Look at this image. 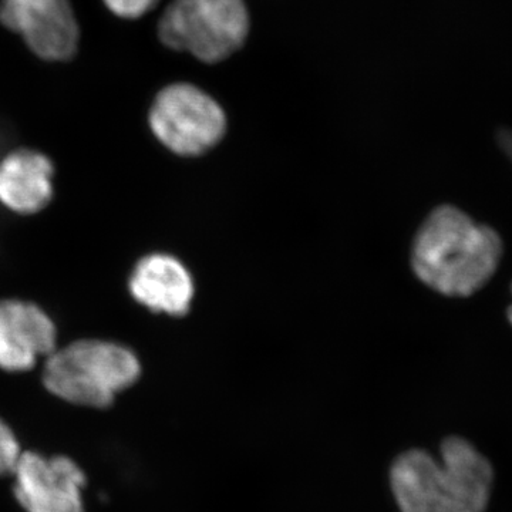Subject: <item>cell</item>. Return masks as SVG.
Returning <instances> with one entry per match:
<instances>
[{"label":"cell","mask_w":512,"mask_h":512,"mask_svg":"<svg viewBox=\"0 0 512 512\" xmlns=\"http://www.w3.org/2000/svg\"><path fill=\"white\" fill-rule=\"evenodd\" d=\"M441 463L427 451L396 458L390 484L402 512H485L493 494V464L463 437L441 443Z\"/></svg>","instance_id":"obj_1"},{"label":"cell","mask_w":512,"mask_h":512,"mask_svg":"<svg viewBox=\"0 0 512 512\" xmlns=\"http://www.w3.org/2000/svg\"><path fill=\"white\" fill-rule=\"evenodd\" d=\"M503 239L453 205L436 208L414 238L412 266L423 284L446 296L473 295L497 272Z\"/></svg>","instance_id":"obj_2"},{"label":"cell","mask_w":512,"mask_h":512,"mask_svg":"<svg viewBox=\"0 0 512 512\" xmlns=\"http://www.w3.org/2000/svg\"><path fill=\"white\" fill-rule=\"evenodd\" d=\"M140 375V362L126 346L89 339L77 340L50 353L43 383L64 402L106 409Z\"/></svg>","instance_id":"obj_3"},{"label":"cell","mask_w":512,"mask_h":512,"mask_svg":"<svg viewBox=\"0 0 512 512\" xmlns=\"http://www.w3.org/2000/svg\"><path fill=\"white\" fill-rule=\"evenodd\" d=\"M249 32L244 0H174L158 25L161 42L218 63L241 49Z\"/></svg>","instance_id":"obj_4"},{"label":"cell","mask_w":512,"mask_h":512,"mask_svg":"<svg viewBox=\"0 0 512 512\" xmlns=\"http://www.w3.org/2000/svg\"><path fill=\"white\" fill-rule=\"evenodd\" d=\"M157 140L178 156H200L217 146L227 130L220 104L192 86L177 83L157 94L148 114Z\"/></svg>","instance_id":"obj_5"},{"label":"cell","mask_w":512,"mask_h":512,"mask_svg":"<svg viewBox=\"0 0 512 512\" xmlns=\"http://www.w3.org/2000/svg\"><path fill=\"white\" fill-rule=\"evenodd\" d=\"M12 476L13 494L26 512H84L87 478L72 458L22 451Z\"/></svg>","instance_id":"obj_6"},{"label":"cell","mask_w":512,"mask_h":512,"mask_svg":"<svg viewBox=\"0 0 512 512\" xmlns=\"http://www.w3.org/2000/svg\"><path fill=\"white\" fill-rule=\"evenodd\" d=\"M0 22L50 62L69 60L79 47V25L69 0H0Z\"/></svg>","instance_id":"obj_7"},{"label":"cell","mask_w":512,"mask_h":512,"mask_svg":"<svg viewBox=\"0 0 512 512\" xmlns=\"http://www.w3.org/2000/svg\"><path fill=\"white\" fill-rule=\"evenodd\" d=\"M57 330L42 308L20 299L0 301V369L26 372L55 352Z\"/></svg>","instance_id":"obj_8"},{"label":"cell","mask_w":512,"mask_h":512,"mask_svg":"<svg viewBox=\"0 0 512 512\" xmlns=\"http://www.w3.org/2000/svg\"><path fill=\"white\" fill-rule=\"evenodd\" d=\"M128 291L150 311L183 316L191 308L194 282L187 268L174 256L151 254L134 266Z\"/></svg>","instance_id":"obj_9"},{"label":"cell","mask_w":512,"mask_h":512,"mask_svg":"<svg viewBox=\"0 0 512 512\" xmlns=\"http://www.w3.org/2000/svg\"><path fill=\"white\" fill-rule=\"evenodd\" d=\"M52 161L30 148H19L0 160V204L20 215L42 211L53 198Z\"/></svg>","instance_id":"obj_10"},{"label":"cell","mask_w":512,"mask_h":512,"mask_svg":"<svg viewBox=\"0 0 512 512\" xmlns=\"http://www.w3.org/2000/svg\"><path fill=\"white\" fill-rule=\"evenodd\" d=\"M20 453L22 451L15 433L0 419V477L12 476Z\"/></svg>","instance_id":"obj_11"},{"label":"cell","mask_w":512,"mask_h":512,"mask_svg":"<svg viewBox=\"0 0 512 512\" xmlns=\"http://www.w3.org/2000/svg\"><path fill=\"white\" fill-rule=\"evenodd\" d=\"M111 13L123 19H138L150 12L158 0H104Z\"/></svg>","instance_id":"obj_12"},{"label":"cell","mask_w":512,"mask_h":512,"mask_svg":"<svg viewBox=\"0 0 512 512\" xmlns=\"http://www.w3.org/2000/svg\"><path fill=\"white\" fill-rule=\"evenodd\" d=\"M498 144L501 150L504 151L505 156L510 158L512 163V130H503L498 134Z\"/></svg>","instance_id":"obj_13"},{"label":"cell","mask_w":512,"mask_h":512,"mask_svg":"<svg viewBox=\"0 0 512 512\" xmlns=\"http://www.w3.org/2000/svg\"><path fill=\"white\" fill-rule=\"evenodd\" d=\"M511 291H512V286H511ZM507 316H508V320H510V323L512 325V305H510V308H508Z\"/></svg>","instance_id":"obj_14"}]
</instances>
